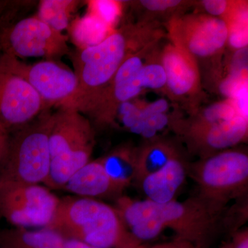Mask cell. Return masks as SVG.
Segmentation results:
<instances>
[{"label": "cell", "instance_id": "cell-1", "mask_svg": "<svg viewBox=\"0 0 248 248\" xmlns=\"http://www.w3.org/2000/svg\"><path fill=\"white\" fill-rule=\"evenodd\" d=\"M148 35V31L140 29V26H124L94 46L71 49L68 56L73 63L78 86L58 108L87 115L124 60L153 43Z\"/></svg>", "mask_w": 248, "mask_h": 248}, {"label": "cell", "instance_id": "cell-2", "mask_svg": "<svg viewBox=\"0 0 248 248\" xmlns=\"http://www.w3.org/2000/svg\"><path fill=\"white\" fill-rule=\"evenodd\" d=\"M65 239L100 248H148L124 224L115 207L95 199H60L53 221L47 228Z\"/></svg>", "mask_w": 248, "mask_h": 248}, {"label": "cell", "instance_id": "cell-3", "mask_svg": "<svg viewBox=\"0 0 248 248\" xmlns=\"http://www.w3.org/2000/svg\"><path fill=\"white\" fill-rule=\"evenodd\" d=\"M94 141L92 125L81 112L59 108L52 113L50 171L45 185L54 190L63 188L70 178L91 161Z\"/></svg>", "mask_w": 248, "mask_h": 248}, {"label": "cell", "instance_id": "cell-4", "mask_svg": "<svg viewBox=\"0 0 248 248\" xmlns=\"http://www.w3.org/2000/svg\"><path fill=\"white\" fill-rule=\"evenodd\" d=\"M51 117L52 113L46 110L10 135L0 161V186L45 184L50 171Z\"/></svg>", "mask_w": 248, "mask_h": 248}, {"label": "cell", "instance_id": "cell-5", "mask_svg": "<svg viewBox=\"0 0 248 248\" xmlns=\"http://www.w3.org/2000/svg\"><path fill=\"white\" fill-rule=\"evenodd\" d=\"M31 1H13L0 17V55L15 58H42L58 62L71 48L68 36L53 30L36 16L19 19Z\"/></svg>", "mask_w": 248, "mask_h": 248}, {"label": "cell", "instance_id": "cell-6", "mask_svg": "<svg viewBox=\"0 0 248 248\" xmlns=\"http://www.w3.org/2000/svg\"><path fill=\"white\" fill-rule=\"evenodd\" d=\"M200 197L221 210L230 201L247 191L248 155L241 150H227L210 155L192 169Z\"/></svg>", "mask_w": 248, "mask_h": 248}, {"label": "cell", "instance_id": "cell-7", "mask_svg": "<svg viewBox=\"0 0 248 248\" xmlns=\"http://www.w3.org/2000/svg\"><path fill=\"white\" fill-rule=\"evenodd\" d=\"M60 199L46 186H0V214L16 228H46L53 221Z\"/></svg>", "mask_w": 248, "mask_h": 248}, {"label": "cell", "instance_id": "cell-8", "mask_svg": "<svg viewBox=\"0 0 248 248\" xmlns=\"http://www.w3.org/2000/svg\"><path fill=\"white\" fill-rule=\"evenodd\" d=\"M155 210L165 228L172 230L178 239L207 248L217 230L221 210L200 197L184 202L175 200L164 204L154 203Z\"/></svg>", "mask_w": 248, "mask_h": 248}, {"label": "cell", "instance_id": "cell-9", "mask_svg": "<svg viewBox=\"0 0 248 248\" xmlns=\"http://www.w3.org/2000/svg\"><path fill=\"white\" fill-rule=\"evenodd\" d=\"M172 45L198 58L213 57L221 52L228 40V29L221 19L208 15H192L170 23Z\"/></svg>", "mask_w": 248, "mask_h": 248}, {"label": "cell", "instance_id": "cell-10", "mask_svg": "<svg viewBox=\"0 0 248 248\" xmlns=\"http://www.w3.org/2000/svg\"><path fill=\"white\" fill-rule=\"evenodd\" d=\"M153 44L131 54L124 60L110 84L88 112L97 125H113L119 107L133 101L143 91L138 79L140 70L146 62L148 48Z\"/></svg>", "mask_w": 248, "mask_h": 248}, {"label": "cell", "instance_id": "cell-11", "mask_svg": "<svg viewBox=\"0 0 248 248\" xmlns=\"http://www.w3.org/2000/svg\"><path fill=\"white\" fill-rule=\"evenodd\" d=\"M47 110L33 88L21 77L0 73V129L11 135Z\"/></svg>", "mask_w": 248, "mask_h": 248}, {"label": "cell", "instance_id": "cell-12", "mask_svg": "<svg viewBox=\"0 0 248 248\" xmlns=\"http://www.w3.org/2000/svg\"><path fill=\"white\" fill-rule=\"evenodd\" d=\"M9 72L21 77L33 88L47 110L54 106L60 107L71 97L78 86L74 71L52 60L28 64L14 58Z\"/></svg>", "mask_w": 248, "mask_h": 248}, {"label": "cell", "instance_id": "cell-13", "mask_svg": "<svg viewBox=\"0 0 248 248\" xmlns=\"http://www.w3.org/2000/svg\"><path fill=\"white\" fill-rule=\"evenodd\" d=\"M161 63L166 75V86L175 97L195 94L200 86V75L195 57L174 45H168Z\"/></svg>", "mask_w": 248, "mask_h": 248}, {"label": "cell", "instance_id": "cell-14", "mask_svg": "<svg viewBox=\"0 0 248 248\" xmlns=\"http://www.w3.org/2000/svg\"><path fill=\"white\" fill-rule=\"evenodd\" d=\"M115 208L129 232L142 243L156 239L165 229L154 203L147 199L137 200L125 196L119 197Z\"/></svg>", "mask_w": 248, "mask_h": 248}, {"label": "cell", "instance_id": "cell-15", "mask_svg": "<svg viewBox=\"0 0 248 248\" xmlns=\"http://www.w3.org/2000/svg\"><path fill=\"white\" fill-rule=\"evenodd\" d=\"M248 133V119L238 115L204 128L188 129L187 135L199 148L221 151L245 141Z\"/></svg>", "mask_w": 248, "mask_h": 248}, {"label": "cell", "instance_id": "cell-16", "mask_svg": "<svg viewBox=\"0 0 248 248\" xmlns=\"http://www.w3.org/2000/svg\"><path fill=\"white\" fill-rule=\"evenodd\" d=\"M187 174L185 163L179 156L171 159L162 169L147 176L139 184L147 200L156 203H167L174 200Z\"/></svg>", "mask_w": 248, "mask_h": 248}, {"label": "cell", "instance_id": "cell-17", "mask_svg": "<svg viewBox=\"0 0 248 248\" xmlns=\"http://www.w3.org/2000/svg\"><path fill=\"white\" fill-rule=\"evenodd\" d=\"M63 190L84 198H102L122 194L106 172L101 158L90 161L77 171Z\"/></svg>", "mask_w": 248, "mask_h": 248}, {"label": "cell", "instance_id": "cell-18", "mask_svg": "<svg viewBox=\"0 0 248 248\" xmlns=\"http://www.w3.org/2000/svg\"><path fill=\"white\" fill-rule=\"evenodd\" d=\"M66 239L49 228L31 231L14 228L0 230V248H64Z\"/></svg>", "mask_w": 248, "mask_h": 248}, {"label": "cell", "instance_id": "cell-19", "mask_svg": "<svg viewBox=\"0 0 248 248\" xmlns=\"http://www.w3.org/2000/svg\"><path fill=\"white\" fill-rule=\"evenodd\" d=\"M138 148L122 146L101 158L106 172L121 192L135 182Z\"/></svg>", "mask_w": 248, "mask_h": 248}, {"label": "cell", "instance_id": "cell-20", "mask_svg": "<svg viewBox=\"0 0 248 248\" xmlns=\"http://www.w3.org/2000/svg\"><path fill=\"white\" fill-rule=\"evenodd\" d=\"M67 30L68 39L76 48L84 49L99 45L116 29L109 27L94 15L86 12L82 17L73 19Z\"/></svg>", "mask_w": 248, "mask_h": 248}, {"label": "cell", "instance_id": "cell-21", "mask_svg": "<svg viewBox=\"0 0 248 248\" xmlns=\"http://www.w3.org/2000/svg\"><path fill=\"white\" fill-rule=\"evenodd\" d=\"M179 156L177 150L169 142L152 140L138 148L135 182L140 184L147 176L162 169L171 159Z\"/></svg>", "mask_w": 248, "mask_h": 248}, {"label": "cell", "instance_id": "cell-22", "mask_svg": "<svg viewBox=\"0 0 248 248\" xmlns=\"http://www.w3.org/2000/svg\"><path fill=\"white\" fill-rule=\"evenodd\" d=\"M80 3L78 0H41L35 16L53 30L63 33Z\"/></svg>", "mask_w": 248, "mask_h": 248}, {"label": "cell", "instance_id": "cell-23", "mask_svg": "<svg viewBox=\"0 0 248 248\" xmlns=\"http://www.w3.org/2000/svg\"><path fill=\"white\" fill-rule=\"evenodd\" d=\"M87 12L94 15L109 27L116 29V25L122 14L124 4L116 0H91L86 1Z\"/></svg>", "mask_w": 248, "mask_h": 248}, {"label": "cell", "instance_id": "cell-24", "mask_svg": "<svg viewBox=\"0 0 248 248\" xmlns=\"http://www.w3.org/2000/svg\"><path fill=\"white\" fill-rule=\"evenodd\" d=\"M239 115L231 101L217 103L203 111L188 129L204 128L223 121L231 120Z\"/></svg>", "mask_w": 248, "mask_h": 248}, {"label": "cell", "instance_id": "cell-25", "mask_svg": "<svg viewBox=\"0 0 248 248\" xmlns=\"http://www.w3.org/2000/svg\"><path fill=\"white\" fill-rule=\"evenodd\" d=\"M140 86L143 89H161L166 86V72L161 62H146L138 75Z\"/></svg>", "mask_w": 248, "mask_h": 248}, {"label": "cell", "instance_id": "cell-26", "mask_svg": "<svg viewBox=\"0 0 248 248\" xmlns=\"http://www.w3.org/2000/svg\"><path fill=\"white\" fill-rule=\"evenodd\" d=\"M169 109V102L163 99L147 104L145 107H141L139 122L146 120L148 117L156 115V114L166 113Z\"/></svg>", "mask_w": 248, "mask_h": 248}, {"label": "cell", "instance_id": "cell-27", "mask_svg": "<svg viewBox=\"0 0 248 248\" xmlns=\"http://www.w3.org/2000/svg\"><path fill=\"white\" fill-rule=\"evenodd\" d=\"M184 2L179 0H143L140 4L149 11H165L177 8Z\"/></svg>", "mask_w": 248, "mask_h": 248}, {"label": "cell", "instance_id": "cell-28", "mask_svg": "<svg viewBox=\"0 0 248 248\" xmlns=\"http://www.w3.org/2000/svg\"><path fill=\"white\" fill-rule=\"evenodd\" d=\"M231 1L226 0H205L202 1V4L205 11L211 16H220L222 18L228 12Z\"/></svg>", "mask_w": 248, "mask_h": 248}, {"label": "cell", "instance_id": "cell-29", "mask_svg": "<svg viewBox=\"0 0 248 248\" xmlns=\"http://www.w3.org/2000/svg\"><path fill=\"white\" fill-rule=\"evenodd\" d=\"M148 248H202L200 246L186 241V240L175 238L173 241L164 244L155 245Z\"/></svg>", "mask_w": 248, "mask_h": 248}, {"label": "cell", "instance_id": "cell-30", "mask_svg": "<svg viewBox=\"0 0 248 248\" xmlns=\"http://www.w3.org/2000/svg\"><path fill=\"white\" fill-rule=\"evenodd\" d=\"M232 248H248V230L236 232L231 242Z\"/></svg>", "mask_w": 248, "mask_h": 248}, {"label": "cell", "instance_id": "cell-31", "mask_svg": "<svg viewBox=\"0 0 248 248\" xmlns=\"http://www.w3.org/2000/svg\"><path fill=\"white\" fill-rule=\"evenodd\" d=\"M10 135L0 129V161L4 156Z\"/></svg>", "mask_w": 248, "mask_h": 248}, {"label": "cell", "instance_id": "cell-32", "mask_svg": "<svg viewBox=\"0 0 248 248\" xmlns=\"http://www.w3.org/2000/svg\"><path fill=\"white\" fill-rule=\"evenodd\" d=\"M64 248H100L85 244L76 240L66 239Z\"/></svg>", "mask_w": 248, "mask_h": 248}, {"label": "cell", "instance_id": "cell-33", "mask_svg": "<svg viewBox=\"0 0 248 248\" xmlns=\"http://www.w3.org/2000/svg\"><path fill=\"white\" fill-rule=\"evenodd\" d=\"M12 3L11 0H0V17Z\"/></svg>", "mask_w": 248, "mask_h": 248}, {"label": "cell", "instance_id": "cell-34", "mask_svg": "<svg viewBox=\"0 0 248 248\" xmlns=\"http://www.w3.org/2000/svg\"><path fill=\"white\" fill-rule=\"evenodd\" d=\"M7 60L4 55H0V73L6 71Z\"/></svg>", "mask_w": 248, "mask_h": 248}, {"label": "cell", "instance_id": "cell-35", "mask_svg": "<svg viewBox=\"0 0 248 248\" xmlns=\"http://www.w3.org/2000/svg\"><path fill=\"white\" fill-rule=\"evenodd\" d=\"M221 248H232L231 243H229V244L225 245L224 246H223Z\"/></svg>", "mask_w": 248, "mask_h": 248}, {"label": "cell", "instance_id": "cell-36", "mask_svg": "<svg viewBox=\"0 0 248 248\" xmlns=\"http://www.w3.org/2000/svg\"><path fill=\"white\" fill-rule=\"evenodd\" d=\"M1 218V214H0V218Z\"/></svg>", "mask_w": 248, "mask_h": 248}]
</instances>
